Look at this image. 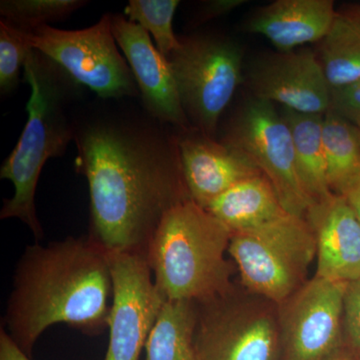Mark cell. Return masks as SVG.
Masks as SVG:
<instances>
[{"mask_svg": "<svg viewBox=\"0 0 360 360\" xmlns=\"http://www.w3.org/2000/svg\"><path fill=\"white\" fill-rule=\"evenodd\" d=\"M336 13L333 0H276L248 18L245 32L264 35L278 51L319 44Z\"/></svg>", "mask_w": 360, "mask_h": 360, "instance_id": "16", "label": "cell"}, {"mask_svg": "<svg viewBox=\"0 0 360 360\" xmlns=\"http://www.w3.org/2000/svg\"><path fill=\"white\" fill-rule=\"evenodd\" d=\"M345 336L360 352V279L347 284L345 300Z\"/></svg>", "mask_w": 360, "mask_h": 360, "instance_id": "26", "label": "cell"}, {"mask_svg": "<svg viewBox=\"0 0 360 360\" xmlns=\"http://www.w3.org/2000/svg\"><path fill=\"white\" fill-rule=\"evenodd\" d=\"M113 296L103 360H139L165 302L146 255L110 253Z\"/></svg>", "mask_w": 360, "mask_h": 360, "instance_id": "11", "label": "cell"}, {"mask_svg": "<svg viewBox=\"0 0 360 360\" xmlns=\"http://www.w3.org/2000/svg\"><path fill=\"white\" fill-rule=\"evenodd\" d=\"M195 322V303L165 302L146 341V360H200L194 347Z\"/></svg>", "mask_w": 360, "mask_h": 360, "instance_id": "20", "label": "cell"}, {"mask_svg": "<svg viewBox=\"0 0 360 360\" xmlns=\"http://www.w3.org/2000/svg\"><path fill=\"white\" fill-rule=\"evenodd\" d=\"M229 253L243 285L278 305L307 283V271L316 258V240L305 217L284 213L232 234Z\"/></svg>", "mask_w": 360, "mask_h": 360, "instance_id": "5", "label": "cell"}, {"mask_svg": "<svg viewBox=\"0 0 360 360\" xmlns=\"http://www.w3.org/2000/svg\"><path fill=\"white\" fill-rule=\"evenodd\" d=\"M281 113L292 136L298 174L314 205L333 193L328 184L322 139L324 115H309L288 108H283Z\"/></svg>", "mask_w": 360, "mask_h": 360, "instance_id": "19", "label": "cell"}, {"mask_svg": "<svg viewBox=\"0 0 360 360\" xmlns=\"http://www.w3.org/2000/svg\"><path fill=\"white\" fill-rule=\"evenodd\" d=\"M246 0H210L205 1L201 6L198 11L196 23H203L206 21L214 20V18L231 13L234 9L245 6Z\"/></svg>", "mask_w": 360, "mask_h": 360, "instance_id": "27", "label": "cell"}, {"mask_svg": "<svg viewBox=\"0 0 360 360\" xmlns=\"http://www.w3.org/2000/svg\"><path fill=\"white\" fill-rule=\"evenodd\" d=\"M319 44L317 56L331 89L360 79V4L338 9Z\"/></svg>", "mask_w": 360, "mask_h": 360, "instance_id": "18", "label": "cell"}, {"mask_svg": "<svg viewBox=\"0 0 360 360\" xmlns=\"http://www.w3.org/2000/svg\"><path fill=\"white\" fill-rule=\"evenodd\" d=\"M329 110L360 130V79L330 89Z\"/></svg>", "mask_w": 360, "mask_h": 360, "instance_id": "25", "label": "cell"}, {"mask_svg": "<svg viewBox=\"0 0 360 360\" xmlns=\"http://www.w3.org/2000/svg\"><path fill=\"white\" fill-rule=\"evenodd\" d=\"M113 296L110 252L89 236L27 245L13 274L2 328L25 354L58 323L84 335L108 328Z\"/></svg>", "mask_w": 360, "mask_h": 360, "instance_id": "2", "label": "cell"}, {"mask_svg": "<svg viewBox=\"0 0 360 360\" xmlns=\"http://www.w3.org/2000/svg\"><path fill=\"white\" fill-rule=\"evenodd\" d=\"M32 47L27 32L0 21V91L2 96L11 94L20 82L21 68Z\"/></svg>", "mask_w": 360, "mask_h": 360, "instance_id": "24", "label": "cell"}, {"mask_svg": "<svg viewBox=\"0 0 360 360\" xmlns=\"http://www.w3.org/2000/svg\"><path fill=\"white\" fill-rule=\"evenodd\" d=\"M111 30L132 71L146 112L177 130L191 129L169 63L149 33L122 14H111Z\"/></svg>", "mask_w": 360, "mask_h": 360, "instance_id": "13", "label": "cell"}, {"mask_svg": "<svg viewBox=\"0 0 360 360\" xmlns=\"http://www.w3.org/2000/svg\"><path fill=\"white\" fill-rule=\"evenodd\" d=\"M182 174L189 198L206 208L243 180L262 174L243 153L193 129L177 130Z\"/></svg>", "mask_w": 360, "mask_h": 360, "instance_id": "14", "label": "cell"}, {"mask_svg": "<svg viewBox=\"0 0 360 360\" xmlns=\"http://www.w3.org/2000/svg\"><path fill=\"white\" fill-rule=\"evenodd\" d=\"M347 284L314 276L277 305L281 360H331L340 354Z\"/></svg>", "mask_w": 360, "mask_h": 360, "instance_id": "10", "label": "cell"}, {"mask_svg": "<svg viewBox=\"0 0 360 360\" xmlns=\"http://www.w3.org/2000/svg\"><path fill=\"white\" fill-rule=\"evenodd\" d=\"M132 111L75 116V168L89 184V236L110 253L146 255L165 213L191 200L176 134Z\"/></svg>", "mask_w": 360, "mask_h": 360, "instance_id": "1", "label": "cell"}, {"mask_svg": "<svg viewBox=\"0 0 360 360\" xmlns=\"http://www.w3.org/2000/svg\"><path fill=\"white\" fill-rule=\"evenodd\" d=\"M316 240L315 276L350 283L360 279V224L343 196L331 193L305 217Z\"/></svg>", "mask_w": 360, "mask_h": 360, "instance_id": "15", "label": "cell"}, {"mask_svg": "<svg viewBox=\"0 0 360 360\" xmlns=\"http://www.w3.org/2000/svg\"><path fill=\"white\" fill-rule=\"evenodd\" d=\"M232 231L194 201H182L161 219L146 260L165 302H203L231 290L225 257Z\"/></svg>", "mask_w": 360, "mask_h": 360, "instance_id": "4", "label": "cell"}, {"mask_svg": "<svg viewBox=\"0 0 360 360\" xmlns=\"http://www.w3.org/2000/svg\"><path fill=\"white\" fill-rule=\"evenodd\" d=\"M194 347L200 360H281L277 305L245 302L232 290L195 303Z\"/></svg>", "mask_w": 360, "mask_h": 360, "instance_id": "8", "label": "cell"}, {"mask_svg": "<svg viewBox=\"0 0 360 360\" xmlns=\"http://www.w3.org/2000/svg\"><path fill=\"white\" fill-rule=\"evenodd\" d=\"M167 56L180 101L193 129L215 139L220 117L243 82V52L236 41L217 34L179 37Z\"/></svg>", "mask_w": 360, "mask_h": 360, "instance_id": "6", "label": "cell"}, {"mask_svg": "<svg viewBox=\"0 0 360 360\" xmlns=\"http://www.w3.org/2000/svg\"><path fill=\"white\" fill-rule=\"evenodd\" d=\"M205 210L226 225L232 233L255 229L288 213L264 174L238 182Z\"/></svg>", "mask_w": 360, "mask_h": 360, "instance_id": "17", "label": "cell"}, {"mask_svg": "<svg viewBox=\"0 0 360 360\" xmlns=\"http://www.w3.org/2000/svg\"><path fill=\"white\" fill-rule=\"evenodd\" d=\"M87 4L84 0H2L0 15L9 25L30 32L65 20Z\"/></svg>", "mask_w": 360, "mask_h": 360, "instance_id": "23", "label": "cell"}, {"mask_svg": "<svg viewBox=\"0 0 360 360\" xmlns=\"http://www.w3.org/2000/svg\"><path fill=\"white\" fill-rule=\"evenodd\" d=\"M338 195L345 198L360 224V174L350 180Z\"/></svg>", "mask_w": 360, "mask_h": 360, "instance_id": "29", "label": "cell"}, {"mask_svg": "<svg viewBox=\"0 0 360 360\" xmlns=\"http://www.w3.org/2000/svg\"><path fill=\"white\" fill-rule=\"evenodd\" d=\"M0 360H32L0 326Z\"/></svg>", "mask_w": 360, "mask_h": 360, "instance_id": "28", "label": "cell"}, {"mask_svg": "<svg viewBox=\"0 0 360 360\" xmlns=\"http://www.w3.org/2000/svg\"><path fill=\"white\" fill-rule=\"evenodd\" d=\"M322 139L329 187L333 193L340 194L360 174V130L328 110L323 116Z\"/></svg>", "mask_w": 360, "mask_h": 360, "instance_id": "21", "label": "cell"}, {"mask_svg": "<svg viewBox=\"0 0 360 360\" xmlns=\"http://www.w3.org/2000/svg\"><path fill=\"white\" fill-rule=\"evenodd\" d=\"M246 82L255 98L297 112L326 115L330 106V85L309 47L262 54L251 63Z\"/></svg>", "mask_w": 360, "mask_h": 360, "instance_id": "12", "label": "cell"}, {"mask_svg": "<svg viewBox=\"0 0 360 360\" xmlns=\"http://www.w3.org/2000/svg\"><path fill=\"white\" fill-rule=\"evenodd\" d=\"M331 360H357L356 357L354 356L349 350L345 349L343 348L342 350L336 355V356L333 357Z\"/></svg>", "mask_w": 360, "mask_h": 360, "instance_id": "30", "label": "cell"}, {"mask_svg": "<svg viewBox=\"0 0 360 360\" xmlns=\"http://www.w3.org/2000/svg\"><path fill=\"white\" fill-rule=\"evenodd\" d=\"M27 37L33 49L51 59L77 84L89 87L99 98L139 96L129 63L116 46L110 13L84 30L44 25L27 32Z\"/></svg>", "mask_w": 360, "mask_h": 360, "instance_id": "7", "label": "cell"}, {"mask_svg": "<svg viewBox=\"0 0 360 360\" xmlns=\"http://www.w3.org/2000/svg\"><path fill=\"white\" fill-rule=\"evenodd\" d=\"M221 141L243 153L266 176L286 212L307 217L314 201L298 174L290 127L274 103L248 99Z\"/></svg>", "mask_w": 360, "mask_h": 360, "instance_id": "9", "label": "cell"}, {"mask_svg": "<svg viewBox=\"0 0 360 360\" xmlns=\"http://www.w3.org/2000/svg\"><path fill=\"white\" fill-rule=\"evenodd\" d=\"M179 4V0H131L124 9L130 21L153 35L156 47L165 58L180 45L179 37L174 30V14Z\"/></svg>", "mask_w": 360, "mask_h": 360, "instance_id": "22", "label": "cell"}, {"mask_svg": "<svg viewBox=\"0 0 360 360\" xmlns=\"http://www.w3.org/2000/svg\"><path fill=\"white\" fill-rule=\"evenodd\" d=\"M23 70L32 96L25 129L0 169L1 179L9 180L14 187L13 198L4 200L0 219H20L39 243L44 232L35 205L37 184L46 161L65 155L75 141V117H71L68 105L77 84L35 49Z\"/></svg>", "mask_w": 360, "mask_h": 360, "instance_id": "3", "label": "cell"}]
</instances>
